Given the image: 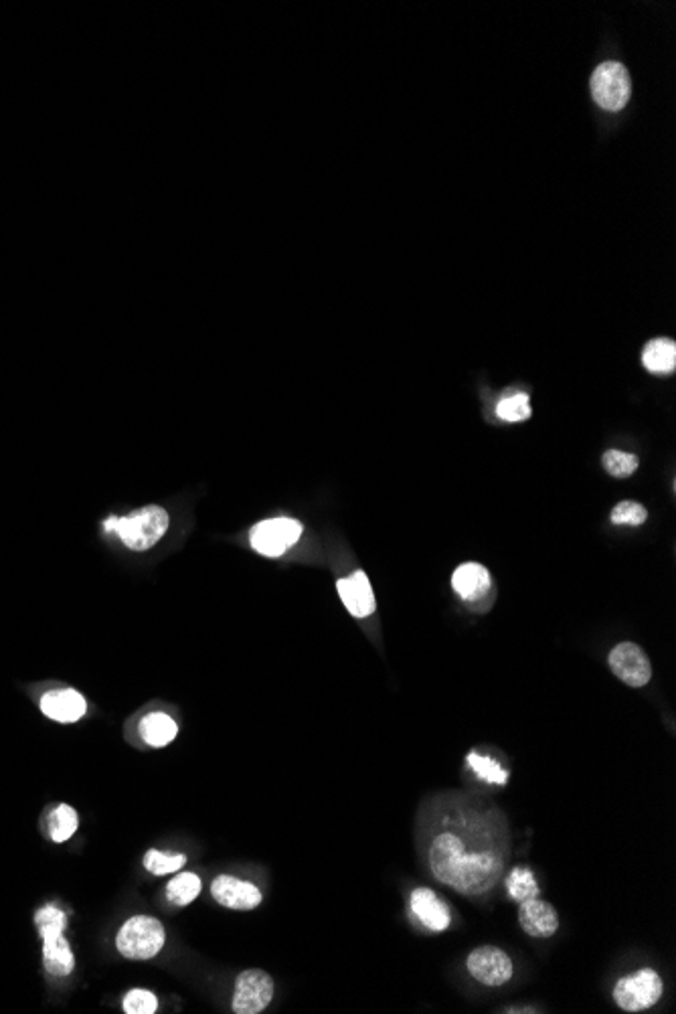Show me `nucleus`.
<instances>
[{
    "label": "nucleus",
    "mask_w": 676,
    "mask_h": 1014,
    "mask_svg": "<svg viewBox=\"0 0 676 1014\" xmlns=\"http://www.w3.org/2000/svg\"><path fill=\"white\" fill-rule=\"evenodd\" d=\"M519 923L525 929V934H529L531 938L545 940V938H551L557 934L559 915L551 903H547L539 897H533V899H527L521 903Z\"/></svg>",
    "instance_id": "f8f14e48"
},
{
    "label": "nucleus",
    "mask_w": 676,
    "mask_h": 1014,
    "mask_svg": "<svg viewBox=\"0 0 676 1014\" xmlns=\"http://www.w3.org/2000/svg\"><path fill=\"white\" fill-rule=\"evenodd\" d=\"M409 903H411V911L415 913V917L428 929H432V932H446V929L450 927V923H452L450 909L432 889H426V887L415 889L411 893Z\"/></svg>",
    "instance_id": "4468645a"
},
{
    "label": "nucleus",
    "mask_w": 676,
    "mask_h": 1014,
    "mask_svg": "<svg viewBox=\"0 0 676 1014\" xmlns=\"http://www.w3.org/2000/svg\"><path fill=\"white\" fill-rule=\"evenodd\" d=\"M166 934L158 919L148 915L130 917L116 938V948L124 958L150 960L164 946Z\"/></svg>",
    "instance_id": "20e7f679"
},
{
    "label": "nucleus",
    "mask_w": 676,
    "mask_h": 1014,
    "mask_svg": "<svg viewBox=\"0 0 676 1014\" xmlns=\"http://www.w3.org/2000/svg\"><path fill=\"white\" fill-rule=\"evenodd\" d=\"M274 998V980L264 970H245L235 980L231 1008L235 1014H260Z\"/></svg>",
    "instance_id": "0eeeda50"
},
{
    "label": "nucleus",
    "mask_w": 676,
    "mask_h": 1014,
    "mask_svg": "<svg viewBox=\"0 0 676 1014\" xmlns=\"http://www.w3.org/2000/svg\"><path fill=\"white\" fill-rule=\"evenodd\" d=\"M610 668L622 683L634 689L648 685L652 679L650 660L634 642H622L610 652Z\"/></svg>",
    "instance_id": "9d476101"
},
{
    "label": "nucleus",
    "mask_w": 676,
    "mask_h": 1014,
    "mask_svg": "<svg viewBox=\"0 0 676 1014\" xmlns=\"http://www.w3.org/2000/svg\"><path fill=\"white\" fill-rule=\"evenodd\" d=\"M138 731L150 747H164L177 737L179 727L175 719L166 713H150L140 721Z\"/></svg>",
    "instance_id": "f3484780"
},
{
    "label": "nucleus",
    "mask_w": 676,
    "mask_h": 1014,
    "mask_svg": "<svg viewBox=\"0 0 676 1014\" xmlns=\"http://www.w3.org/2000/svg\"><path fill=\"white\" fill-rule=\"evenodd\" d=\"M644 367L654 375H670L676 369V345L670 338L650 341L642 353Z\"/></svg>",
    "instance_id": "a211bd4d"
},
{
    "label": "nucleus",
    "mask_w": 676,
    "mask_h": 1014,
    "mask_svg": "<svg viewBox=\"0 0 676 1014\" xmlns=\"http://www.w3.org/2000/svg\"><path fill=\"white\" fill-rule=\"evenodd\" d=\"M201 893V879L195 873H181L175 877L166 887V897L175 905H189L193 903Z\"/></svg>",
    "instance_id": "aec40b11"
},
{
    "label": "nucleus",
    "mask_w": 676,
    "mask_h": 1014,
    "mask_svg": "<svg viewBox=\"0 0 676 1014\" xmlns=\"http://www.w3.org/2000/svg\"><path fill=\"white\" fill-rule=\"evenodd\" d=\"M338 596H341L343 604L355 618H367L375 612V594L373 587L363 571H355L353 575L345 577L336 583Z\"/></svg>",
    "instance_id": "ddd939ff"
},
{
    "label": "nucleus",
    "mask_w": 676,
    "mask_h": 1014,
    "mask_svg": "<svg viewBox=\"0 0 676 1014\" xmlns=\"http://www.w3.org/2000/svg\"><path fill=\"white\" fill-rule=\"evenodd\" d=\"M632 94V83L626 67L618 61L602 63L591 75V96L608 112L622 110Z\"/></svg>",
    "instance_id": "423d86ee"
},
{
    "label": "nucleus",
    "mask_w": 676,
    "mask_h": 1014,
    "mask_svg": "<svg viewBox=\"0 0 676 1014\" xmlns=\"http://www.w3.org/2000/svg\"><path fill=\"white\" fill-rule=\"evenodd\" d=\"M468 762L472 764L474 772H476V774H478L480 778L488 780V782H496V784H502V782L506 780V774L502 772V768H500L498 764H494V762H492V759H488V757H480V755H470V757H468Z\"/></svg>",
    "instance_id": "bb28decb"
},
{
    "label": "nucleus",
    "mask_w": 676,
    "mask_h": 1014,
    "mask_svg": "<svg viewBox=\"0 0 676 1014\" xmlns=\"http://www.w3.org/2000/svg\"><path fill=\"white\" fill-rule=\"evenodd\" d=\"M496 413L500 419L504 421H511V424H517V421H525L531 417V405H529V395L527 393H515L511 397H506L498 403L496 407Z\"/></svg>",
    "instance_id": "4be33fe9"
},
{
    "label": "nucleus",
    "mask_w": 676,
    "mask_h": 1014,
    "mask_svg": "<svg viewBox=\"0 0 676 1014\" xmlns=\"http://www.w3.org/2000/svg\"><path fill=\"white\" fill-rule=\"evenodd\" d=\"M158 1008V1000L148 990H130L124 998V1012L128 1014H152Z\"/></svg>",
    "instance_id": "a878e982"
},
{
    "label": "nucleus",
    "mask_w": 676,
    "mask_h": 1014,
    "mask_svg": "<svg viewBox=\"0 0 676 1014\" xmlns=\"http://www.w3.org/2000/svg\"><path fill=\"white\" fill-rule=\"evenodd\" d=\"M648 519V513L642 504L638 502H632V500H626V502H620L618 506H614L612 511V523L616 525H642L644 521Z\"/></svg>",
    "instance_id": "393cba45"
},
{
    "label": "nucleus",
    "mask_w": 676,
    "mask_h": 1014,
    "mask_svg": "<svg viewBox=\"0 0 676 1014\" xmlns=\"http://www.w3.org/2000/svg\"><path fill=\"white\" fill-rule=\"evenodd\" d=\"M168 513L162 506H144L128 517H112L106 521V531H116L120 541L132 551H148L168 531Z\"/></svg>",
    "instance_id": "f03ea898"
},
{
    "label": "nucleus",
    "mask_w": 676,
    "mask_h": 1014,
    "mask_svg": "<svg viewBox=\"0 0 676 1014\" xmlns=\"http://www.w3.org/2000/svg\"><path fill=\"white\" fill-rule=\"evenodd\" d=\"M466 968L476 982L490 988L506 984L515 972L513 960L498 946H480L472 950L466 960Z\"/></svg>",
    "instance_id": "1a4fd4ad"
},
{
    "label": "nucleus",
    "mask_w": 676,
    "mask_h": 1014,
    "mask_svg": "<svg viewBox=\"0 0 676 1014\" xmlns=\"http://www.w3.org/2000/svg\"><path fill=\"white\" fill-rule=\"evenodd\" d=\"M41 711L59 723H75L88 711V703L73 689L49 691L41 699Z\"/></svg>",
    "instance_id": "2eb2a0df"
},
{
    "label": "nucleus",
    "mask_w": 676,
    "mask_h": 1014,
    "mask_svg": "<svg viewBox=\"0 0 676 1014\" xmlns=\"http://www.w3.org/2000/svg\"><path fill=\"white\" fill-rule=\"evenodd\" d=\"M35 923L39 927V934L43 938V960L45 968L51 976H69L73 972L75 960L73 952L63 938L65 929V913L57 909L55 905H47L37 911Z\"/></svg>",
    "instance_id": "7ed1b4c3"
},
{
    "label": "nucleus",
    "mask_w": 676,
    "mask_h": 1014,
    "mask_svg": "<svg viewBox=\"0 0 676 1014\" xmlns=\"http://www.w3.org/2000/svg\"><path fill=\"white\" fill-rule=\"evenodd\" d=\"M211 895L223 907L237 909V911L256 909L264 899L262 891L256 885L229 877V875H219L211 883Z\"/></svg>",
    "instance_id": "9b49d317"
},
{
    "label": "nucleus",
    "mask_w": 676,
    "mask_h": 1014,
    "mask_svg": "<svg viewBox=\"0 0 676 1014\" xmlns=\"http://www.w3.org/2000/svg\"><path fill=\"white\" fill-rule=\"evenodd\" d=\"M604 468L616 478H626L638 470V458L634 454L610 450L604 454Z\"/></svg>",
    "instance_id": "b1692460"
},
{
    "label": "nucleus",
    "mask_w": 676,
    "mask_h": 1014,
    "mask_svg": "<svg viewBox=\"0 0 676 1014\" xmlns=\"http://www.w3.org/2000/svg\"><path fill=\"white\" fill-rule=\"evenodd\" d=\"M302 535V525L294 519H270L258 523L249 533V543L258 553L266 557H280L292 545L298 543Z\"/></svg>",
    "instance_id": "6e6552de"
},
{
    "label": "nucleus",
    "mask_w": 676,
    "mask_h": 1014,
    "mask_svg": "<svg viewBox=\"0 0 676 1014\" xmlns=\"http://www.w3.org/2000/svg\"><path fill=\"white\" fill-rule=\"evenodd\" d=\"M428 863L444 885L464 895H482L496 885L504 855L500 838H490L484 820L468 818L434 834Z\"/></svg>",
    "instance_id": "f257e3e1"
},
{
    "label": "nucleus",
    "mask_w": 676,
    "mask_h": 1014,
    "mask_svg": "<svg viewBox=\"0 0 676 1014\" xmlns=\"http://www.w3.org/2000/svg\"><path fill=\"white\" fill-rule=\"evenodd\" d=\"M185 863H187L185 855H166V853H160V851H148V855L144 857V867L152 875L175 873L181 867H185Z\"/></svg>",
    "instance_id": "5701e85b"
},
{
    "label": "nucleus",
    "mask_w": 676,
    "mask_h": 1014,
    "mask_svg": "<svg viewBox=\"0 0 676 1014\" xmlns=\"http://www.w3.org/2000/svg\"><path fill=\"white\" fill-rule=\"evenodd\" d=\"M452 587L466 602L484 598L490 589V573L480 563H464L452 575Z\"/></svg>",
    "instance_id": "dca6fc26"
},
{
    "label": "nucleus",
    "mask_w": 676,
    "mask_h": 1014,
    "mask_svg": "<svg viewBox=\"0 0 676 1014\" xmlns=\"http://www.w3.org/2000/svg\"><path fill=\"white\" fill-rule=\"evenodd\" d=\"M77 826H79L77 812L67 804L57 806L49 816V832L55 842L69 840L73 836V832L77 830Z\"/></svg>",
    "instance_id": "412c9836"
},
{
    "label": "nucleus",
    "mask_w": 676,
    "mask_h": 1014,
    "mask_svg": "<svg viewBox=\"0 0 676 1014\" xmlns=\"http://www.w3.org/2000/svg\"><path fill=\"white\" fill-rule=\"evenodd\" d=\"M506 891H509L511 899L517 903L539 897V893H541L535 875L527 867H515L511 871V875L506 877Z\"/></svg>",
    "instance_id": "6ab92c4d"
},
{
    "label": "nucleus",
    "mask_w": 676,
    "mask_h": 1014,
    "mask_svg": "<svg viewBox=\"0 0 676 1014\" xmlns=\"http://www.w3.org/2000/svg\"><path fill=\"white\" fill-rule=\"evenodd\" d=\"M664 994V982L652 968L636 970L620 978L614 986V1000L624 1012H642L652 1008Z\"/></svg>",
    "instance_id": "39448f33"
}]
</instances>
